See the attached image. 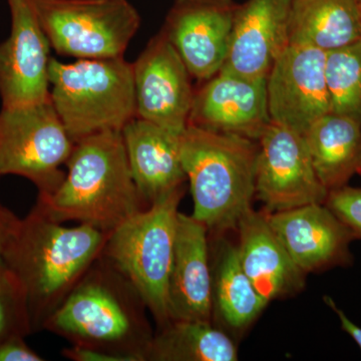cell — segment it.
Instances as JSON below:
<instances>
[{
	"label": "cell",
	"mask_w": 361,
	"mask_h": 361,
	"mask_svg": "<svg viewBox=\"0 0 361 361\" xmlns=\"http://www.w3.org/2000/svg\"><path fill=\"white\" fill-rule=\"evenodd\" d=\"M110 234L92 226L66 227L35 206L14 226L4 251L6 269L25 296L32 332L44 329L90 266Z\"/></svg>",
	"instance_id": "obj_1"
},
{
	"label": "cell",
	"mask_w": 361,
	"mask_h": 361,
	"mask_svg": "<svg viewBox=\"0 0 361 361\" xmlns=\"http://www.w3.org/2000/svg\"><path fill=\"white\" fill-rule=\"evenodd\" d=\"M147 311L129 280L101 255L42 330L71 345L99 349L122 361H145L155 334Z\"/></svg>",
	"instance_id": "obj_2"
},
{
	"label": "cell",
	"mask_w": 361,
	"mask_h": 361,
	"mask_svg": "<svg viewBox=\"0 0 361 361\" xmlns=\"http://www.w3.org/2000/svg\"><path fill=\"white\" fill-rule=\"evenodd\" d=\"M68 173L35 206L59 223L78 221L111 234L148 208L137 191L122 132L99 133L75 142Z\"/></svg>",
	"instance_id": "obj_3"
},
{
	"label": "cell",
	"mask_w": 361,
	"mask_h": 361,
	"mask_svg": "<svg viewBox=\"0 0 361 361\" xmlns=\"http://www.w3.org/2000/svg\"><path fill=\"white\" fill-rule=\"evenodd\" d=\"M180 151L192 216L215 234L236 230L255 197L257 141L189 123L180 135Z\"/></svg>",
	"instance_id": "obj_4"
},
{
	"label": "cell",
	"mask_w": 361,
	"mask_h": 361,
	"mask_svg": "<svg viewBox=\"0 0 361 361\" xmlns=\"http://www.w3.org/2000/svg\"><path fill=\"white\" fill-rule=\"evenodd\" d=\"M49 80L51 103L75 142L99 133L122 132L135 118L133 63L123 56L71 63L51 58Z\"/></svg>",
	"instance_id": "obj_5"
},
{
	"label": "cell",
	"mask_w": 361,
	"mask_h": 361,
	"mask_svg": "<svg viewBox=\"0 0 361 361\" xmlns=\"http://www.w3.org/2000/svg\"><path fill=\"white\" fill-rule=\"evenodd\" d=\"M184 194L185 187L126 221L111 233L102 254L135 287L158 329L171 322L169 281Z\"/></svg>",
	"instance_id": "obj_6"
},
{
	"label": "cell",
	"mask_w": 361,
	"mask_h": 361,
	"mask_svg": "<svg viewBox=\"0 0 361 361\" xmlns=\"http://www.w3.org/2000/svg\"><path fill=\"white\" fill-rule=\"evenodd\" d=\"M49 45L77 59L123 56L141 16L129 0H32Z\"/></svg>",
	"instance_id": "obj_7"
},
{
	"label": "cell",
	"mask_w": 361,
	"mask_h": 361,
	"mask_svg": "<svg viewBox=\"0 0 361 361\" xmlns=\"http://www.w3.org/2000/svg\"><path fill=\"white\" fill-rule=\"evenodd\" d=\"M75 144L51 97L0 111V176L25 178L42 196L63 182L66 174L61 167L68 163Z\"/></svg>",
	"instance_id": "obj_8"
},
{
	"label": "cell",
	"mask_w": 361,
	"mask_h": 361,
	"mask_svg": "<svg viewBox=\"0 0 361 361\" xmlns=\"http://www.w3.org/2000/svg\"><path fill=\"white\" fill-rule=\"evenodd\" d=\"M257 142L255 197L268 213L325 203L329 191L318 178L302 135L271 122Z\"/></svg>",
	"instance_id": "obj_9"
},
{
	"label": "cell",
	"mask_w": 361,
	"mask_h": 361,
	"mask_svg": "<svg viewBox=\"0 0 361 361\" xmlns=\"http://www.w3.org/2000/svg\"><path fill=\"white\" fill-rule=\"evenodd\" d=\"M135 118L180 135L189 125L194 94L191 75L163 32L133 63Z\"/></svg>",
	"instance_id": "obj_10"
},
{
	"label": "cell",
	"mask_w": 361,
	"mask_h": 361,
	"mask_svg": "<svg viewBox=\"0 0 361 361\" xmlns=\"http://www.w3.org/2000/svg\"><path fill=\"white\" fill-rule=\"evenodd\" d=\"M326 52L289 45L267 77L271 122L303 135L315 121L331 113L326 77Z\"/></svg>",
	"instance_id": "obj_11"
},
{
	"label": "cell",
	"mask_w": 361,
	"mask_h": 361,
	"mask_svg": "<svg viewBox=\"0 0 361 361\" xmlns=\"http://www.w3.org/2000/svg\"><path fill=\"white\" fill-rule=\"evenodd\" d=\"M237 6L234 0H175L161 32L192 78L208 80L224 66Z\"/></svg>",
	"instance_id": "obj_12"
},
{
	"label": "cell",
	"mask_w": 361,
	"mask_h": 361,
	"mask_svg": "<svg viewBox=\"0 0 361 361\" xmlns=\"http://www.w3.org/2000/svg\"><path fill=\"white\" fill-rule=\"evenodd\" d=\"M11 35L0 44L2 108H16L49 99V40L32 0H7Z\"/></svg>",
	"instance_id": "obj_13"
},
{
	"label": "cell",
	"mask_w": 361,
	"mask_h": 361,
	"mask_svg": "<svg viewBox=\"0 0 361 361\" xmlns=\"http://www.w3.org/2000/svg\"><path fill=\"white\" fill-rule=\"evenodd\" d=\"M270 123L267 78L219 71L195 92L190 125L258 141Z\"/></svg>",
	"instance_id": "obj_14"
},
{
	"label": "cell",
	"mask_w": 361,
	"mask_h": 361,
	"mask_svg": "<svg viewBox=\"0 0 361 361\" xmlns=\"http://www.w3.org/2000/svg\"><path fill=\"white\" fill-rule=\"evenodd\" d=\"M293 0H247L237 6L229 52L220 71L249 78H267L289 47Z\"/></svg>",
	"instance_id": "obj_15"
},
{
	"label": "cell",
	"mask_w": 361,
	"mask_h": 361,
	"mask_svg": "<svg viewBox=\"0 0 361 361\" xmlns=\"http://www.w3.org/2000/svg\"><path fill=\"white\" fill-rule=\"evenodd\" d=\"M266 213L277 238L305 274L348 262L355 235L325 204Z\"/></svg>",
	"instance_id": "obj_16"
},
{
	"label": "cell",
	"mask_w": 361,
	"mask_h": 361,
	"mask_svg": "<svg viewBox=\"0 0 361 361\" xmlns=\"http://www.w3.org/2000/svg\"><path fill=\"white\" fill-rule=\"evenodd\" d=\"M208 234L204 223L179 212L169 281L171 322H212V270Z\"/></svg>",
	"instance_id": "obj_17"
},
{
	"label": "cell",
	"mask_w": 361,
	"mask_h": 361,
	"mask_svg": "<svg viewBox=\"0 0 361 361\" xmlns=\"http://www.w3.org/2000/svg\"><path fill=\"white\" fill-rule=\"evenodd\" d=\"M122 135L133 179L147 206L185 187L180 135L137 118Z\"/></svg>",
	"instance_id": "obj_18"
},
{
	"label": "cell",
	"mask_w": 361,
	"mask_h": 361,
	"mask_svg": "<svg viewBox=\"0 0 361 361\" xmlns=\"http://www.w3.org/2000/svg\"><path fill=\"white\" fill-rule=\"evenodd\" d=\"M236 230L240 264L268 303L303 290L306 274L297 267L277 238L268 222L267 213L249 209Z\"/></svg>",
	"instance_id": "obj_19"
},
{
	"label": "cell",
	"mask_w": 361,
	"mask_h": 361,
	"mask_svg": "<svg viewBox=\"0 0 361 361\" xmlns=\"http://www.w3.org/2000/svg\"><path fill=\"white\" fill-rule=\"evenodd\" d=\"M289 45L325 52L361 40V6L357 0H293Z\"/></svg>",
	"instance_id": "obj_20"
},
{
	"label": "cell",
	"mask_w": 361,
	"mask_h": 361,
	"mask_svg": "<svg viewBox=\"0 0 361 361\" xmlns=\"http://www.w3.org/2000/svg\"><path fill=\"white\" fill-rule=\"evenodd\" d=\"M318 178L329 191L345 186L361 168V123L329 113L302 135Z\"/></svg>",
	"instance_id": "obj_21"
},
{
	"label": "cell",
	"mask_w": 361,
	"mask_h": 361,
	"mask_svg": "<svg viewBox=\"0 0 361 361\" xmlns=\"http://www.w3.org/2000/svg\"><path fill=\"white\" fill-rule=\"evenodd\" d=\"M212 270L213 318L235 332L248 329L264 311L267 301L259 294L240 264L237 246L218 244Z\"/></svg>",
	"instance_id": "obj_22"
},
{
	"label": "cell",
	"mask_w": 361,
	"mask_h": 361,
	"mask_svg": "<svg viewBox=\"0 0 361 361\" xmlns=\"http://www.w3.org/2000/svg\"><path fill=\"white\" fill-rule=\"evenodd\" d=\"M238 350L212 322L172 320L154 334L145 361H236Z\"/></svg>",
	"instance_id": "obj_23"
},
{
	"label": "cell",
	"mask_w": 361,
	"mask_h": 361,
	"mask_svg": "<svg viewBox=\"0 0 361 361\" xmlns=\"http://www.w3.org/2000/svg\"><path fill=\"white\" fill-rule=\"evenodd\" d=\"M325 77L331 113L361 123V40L326 52Z\"/></svg>",
	"instance_id": "obj_24"
},
{
	"label": "cell",
	"mask_w": 361,
	"mask_h": 361,
	"mask_svg": "<svg viewBox=\"0 0 361 361\" xmlns=\"http://www.w3.org/2000/svg\"><path fill=\"white\" fill-rule=\"evenodd\" d=\"M33 334L25 296L6 269L0 276V341L13 336Z\"/></svg>",
	"instance_id": "obj_25"
},
{
	"label": "cell",
	"mask_w": 361,
	"mask_h": 361,
	"mask_svg": "<svg viewBox=\"0 0 361 361\" xmlns=\"http://www.w3.org/2000/svg\"><path fill=\"white\" fill-rule=\"evenodd\" d=\"M325 206L361 238V188L341 187L329 191Z\"/></svg>",
	"instance_id": "obj_26"
},
{
	"label": "cell",
	"mask_w": 361,
	"mask_h": 361,
	"mask_svg": "<svg viewBox=\"0 0 361 361\" xmlns=\"http://www.w3.org/2000/svg\"><path fill=\"white\" fill-rule=\"evenodd\" d=\"M25 342V336H13L0 341V361H42Z\"/></svg>",
	"instance_id": "obj_27"
},
{
	"label": "cell",
	"mask_w": 361,
	"mask_h": 361,
	"mask_svg": "<svg viewBox=\"0 0 361 361\" xmlns=\"http://www.w3.org/2000/svg\"><path fill=\"white\" fill-rule=\"evenodd\" d=\"M61 355L73 361H122L118 356L104 351L84 346L71 345L61 351Z\"/></svg>",
	"instance_id": "obj_28"
},
{
	"label": "cell",
	"mask_w": 361,
	"mask_h": 361,
	"mask_svg": "<svg viewBox=\"0 0 361 361\" xmlns=\"http://www.w3.org/2000/svg\"><path fill=\"white\" fill-rule=\"evenodd\" d=\"M18 220V218L11 211L0 204V276L6 271L4 251Z\"/></svg>",
	"instance_id": "obj_29"
},
{
	"label": "cell",
	"mask_w": 361,
	"mask_h": 361,
	"mask_svg": "<svg viewBox=\"0 0 361 361\" xmlns=\"http://www.w3.org/2000/svg\"><path fill=\"white\" fill-rule=\"evenodd\" d=\"M325 303L331 308L334 312L336 313V315L338 316L339 320H341L342 329H343L344 331L348 332L349 336L353 337V341L357 343V345L360 346L361 350V329L358 327L357 325L355 324L350 319L345 315V313L343 312L341 310H339L337 307L336 302H334V299L329 296L324 297Z\"/></svg>",
	"instance_id": "obj_30"
},
{
	"label": "cell",
	"mask_w": 361,
	"mask_h": 361,
	"mask_svg": "<svg viewBox=\"0 0 361 361\" xmlns=\"http://www.w3.org/2000/svg\"><path fill=\"white\" fill-rule=\"evenodd\" d=\"M357 1H358V4H360L361 6V0H357Z\"/></svg>",
	"instance_id": "obj_31"
},
{
	"label": "cell",
	"mask_w": 361,
	"mask_h": 361,
	"mask_svg": "<svg viewBox=\"0 0 361 361\" xmlns=\"http://www.w3.org/2000/svg\"><path fill=\"white\" fill-rule=\"evenodd\" d=\"M358 173H360L361 174V168L360 169V171H358Z\"/></svg>",
	"instance_id": "obj_32"
},
{
	"label": "cell",
	"mask_w": 361,
	"mask_h": 361,
	"mask_svg": "<svg viewBox=\"0 0 361 361\" xmlns=\"http://www.w3.org/2000/svg\"></svg>",
	"instance_id": "obj_33"
}]
</instances>
